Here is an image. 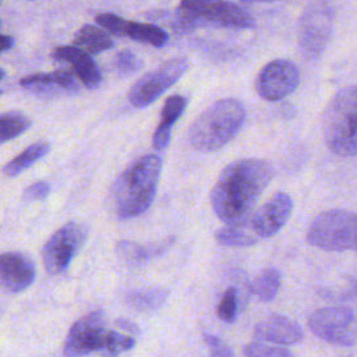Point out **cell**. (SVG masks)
I'll return each instance as SVG.
<instances>
[{"label": "cell", "mask_w": 357, "mask_h": 357, "mask_svg": "<svg viewBox=\"0 0 357 357\" xmlns=\"http://www.w3.org/2000/svg\"><path fill=\"white\" fill-rule=\"evenodd\" d=\"M0 124H1V130H0L1 141L7 142L10 139L17 138L22 132H25L31 127L32 121L26 114L21 112L10 110L1 114Z\"/></svg>", "instance_id": "25"}, {"label": "cell", "mask_w": 357, "mask_h": 357, "mask_svg": "<svg viewBox=\"0 0 357 357\" xmlns=\"http://www.w3.org/2000/svg\"><path fill=\"white\" fill-rule=\"evenodd\" d=\"M116 324H117L119 328H121L124 331H128L130 333H135V335L139 333V328L135 324H132L131 321H128V319H117Z\"/></svg>", "instance_id": "33"}, {"label": "cell", "mask_w": 357, "mask_h": 357, "mask_svg": "<svg viewBox=\"0 0 357 357\" xmlns=\"http://www.w3.org/2000/svg\"><path fill=\"white\" fill-rule=\"evenodd\" d=\"M126 36L131 38L135 42L146 43L155 47H163L169 40L167 33L160 26L155 24L137 22V21H128Z\"/></svg>", "instance_id": "23"}, {"label": "cell", "mask_w": 357, "mask_h": 357, "mask_svg": "<svg viewBox=\"0 0 357 357\" xmlns=\"http://www.w3.org/2000/svg\"><path fill=\"white\" fill-rule=\"evenodd\" d=\"M173 240L174 238L172 237V238H166L163 241H159L155 244H146V245L137 244L128 240H121L117 243L116 251L124 262L130 265H139L148 261L149 258L163 254L172 245Z\"/></svg>", "instance_id": "19"}, {"label": "cell", "mask_w": 357, "mask_h": 357, "mask_svg": "<svg viewBox=\"0 0 357 357\" xmlns=\"http://www.w3.org/2000/svg\"><path fill=\"white\" fill-rule=\"evenodd\" d=\"M187 106V98L183 95H172L166 99L165 106L162 109L160 121L153 132L152 145L158 151H163L167 148L170 142V132L174 123L180 119L184 109Z\"/></svg>", "instance_id": "18"}, {"label": "cell", "mask_w": 357, "mask_h": 357, "mask_svg": "<svg viewBox=\"0 0 357 357\" xmlns=\"http://www.w3.org/2000/svg\"><path fill=\"white\" fill-rule=\"evenodd\" d=\"M300 84L297 66L286 59H276L264 66L257 77V92L265 100L276 102L290 95Z\"/></svg>", "instance_id": "12"}, {"label": "cell", "mask_w": 357, "mask_h": 357, "mask_svg": "<svg viewBox=\"0 0 357 357\" xmlns=\"http://www.w3.org/2000/svg\"><path fill=\"white\" fill-rule=\"evenodd\" d=\"M160 170V158L145 155L120 173L112 187V209L119 219H131L148 211L156 195Z\"/></svg>", "instance_id": "2"}, {"label": "cell", "mask_w": 357, "mask_h": 357, "mask_svg": "<svg viewBox=\"0 0 357 357\" xmlns=\"http://www.w3.org/2000/svg\"><path fill=\"white\" fill-rule=\"evenodd\" d=\"M237 308H238V297H237V290L234 287H229L219 304H218V315L222 321L231 324L237 318Z\"/></svg>", "instance_id": "28"}, {"label": "cell", "mask_w": 357, "mask_h": 357, "mask_svg": "<svg viewBox=\"0 0 357 357\" xmlns=\"http://www.w3.org/2000/svg\"><path fill=\"white\" fill-rule=\"evenodd\" d=\"M245 120L243 103L234 98L220 99L208 106L191 124L188 138L194 148L211 152L230 142Z\"/></svg>", "instance_id": "3"}, {"label": "cell", "mask_w": 357, "mask_h": 357, "mask_svg": "<svg viewBox=\"0 0 357 357\" xmlns=\"http://www.w3.org/2000/svg\"><path fill=\"white\" fill-rule=\"evenodd\" d=\"M245 357H296L290 350L280 346H271L262 340H255L244 347Z\"/></svg>", "instance_id": "27"}, {"label": "cell", "mask_w": 357, "mask_h": 357, "mask_svg": "<svg viewBox=\"0 0 357 357\" xmlns=\"http://www.w3.org/2000/svg\"><path fill=\"white\" fill-rule=\"evenodd\" d=\"M308 326L315 336L331 344L351 346L357 340V318L347 307L319 308L310 317Z\"/></svg>", "instance_id": "9"}, {"label": "cell", "mask_w": 357, "mask_h": 357, "mask_svg": "<svg viewBox=\"0 0 357 357\" xmlns=\"http://www.w3.org/2000/svg\"><path fill=\"white\" fill-rule=\"evenodd\" d=\"M188 63L183 57L165 61L158 68L144 74L128 91V102L134 107H146L184 75Z\"/></svg>", "instance_id": "11"}, {"label": "cell", "mask_w": 357, "mask_h": 357, "mask_svg": "<svg viewBox=\"0 0 357 357\" xmlns=\"http://www.w3.org/2000/svg\"><path fill=\"white\" fill-rule=\"evenodd\" d=\"M131 336L109 331L105 326V312L92 311L73 324L64 342L63 353L66 357H82L89 353L105 350L114 356L134 347Z\"/></svg>", "instance_id": "5"}, {"label": "cell", "mask_w": 357, "mask_h": 357, "mask_svg": "<svg viewBox=\"0 0 357 357\" xmlns=\"http://www.w3.org/2000/svg\"><path fill=\"white\" fill-rule=\"evenodd\" d=\"M293 211V199L286 192H276L255 213L250 216L252 227L261 238L276 234L289 220Z\"/></svg>", "instance_id": "13"}, {"label": "cell", "mask_w": 357, "mask_h": 357, "mask_svg": "<svg viewBox=\"0 0 357 357\" xmlns=\"http://www.w3.org/2000/svg\"><path fill=\"white\" fill-rule=\"evenodd\" d=\"M255 336L258 340L271 342L276 344H294L303 339L300 325L284 315H269L255 326Z\"/></svg>", "instance_id": "17"}, {"label": "cell", "mask_w": 357, "mask_h": 357, "mask_svg": "<svg viewBox=\"0 0 357 357\" xmlns=\"http://www.w3.org/2000/svg\"><path fill=\"white\" fill-rule=\"evenodd\" d=\"M95 20L102 28H105L110 33H113L116 36H126V29H127L128 21L124 20L123 17L112 14V13H102V14H98L95 17Z\"/></svg>", "instance_id": "30"}, {"label": "cell", "mask_w": 357, "mask_h": 357, "mask_svg": "<svg viewBox=\"0 0 357 357\" xmlns=\"http://www.w3.org/2000/svg\"><path fill=\"white\" fill-rule=\"evenodd\" d=\"M307 241L325 251H357V212H321L307 230Z\"/></svg>", "instance_id": "6"}, {"label": "cell", "mask_w": 357, "mask_h": 357, "mask_svg": "<svg viewBox=\"0 0 357 357\" xmlns=\"http://www.w3.org/2000/svg\"><path fill=\"white\" fill-rule=\"evenodd\" d=\"M169 291L162 287L132 290L126 296V301L130 307L138 311H152L159 308L167 298Z\"/></svg>", "instance_id": "24"}, {"label": "cell", "mask_w": 357, "mask_h": 357, "mask_svg": "<svg viewBox=\"0 0 357 357\" xmlns=\"http://www.w3.org/2000/svg\"><path fill=\"white\" fill-rule=\"evenodd\" d=\"M178 8L198 26L212 24L223 28L251 29L255 25L247 10L227 0H181Z\"/></svg>", "instance_id": "8"}, {"label": "cell", "mask_w": 357, "mask_h": 357, "mask_svg": "<svg viewBox=\"0 0 357 357\" xmlns=\"http://www.w3.org/2000/svg\"><path fill=\"white\" fill-rule=\"evenodd\" d=\"M113 66H114L116 71L120 75L128 77V75L137 73L142 67V61H141V59L135 53H132L131 50L126 49V50L119 52L114 56Z\"/></svg>", "instance_id": "29"}, {"label": "cell", "mask_w": 357, "mask_h": 357, "mask_svg": "<svg viewBox=\"0 0 357 357\" xmlns=\"http://www.w3.org/2000/svg\"><path fill=\"white\" fill-rule=\"evenodd\" d=\"M272 177L273 169L264 159L248 158L229 163L211 191L213 212L227 225L247 219Z\"/></svg>", "instance_id": "1"}, {"label": "cell", "mask_w": 357, "mask_h": 357, "mask_svg": "<svg viewBox=\"0 0 357 357\" xmlns=\"http://www.w3.org/2000/svg\"><path fill=\"white\" fill-rule=\"evenodd\" d=\"M20 85L38 96H54L60 92H79V85L75 77L66 70H57L49 74L26 75L20 79Z\"/></svg>", "instance_id": "15"}, {"label": "cell", "mask_w": 357, "mask_h": 357, "mask_svg": "<svg viewBox=\"0 0 357 357\" xmlns=\"http://www.w3.org/2000/svg\"><path fill=\"white\" fill-rule=\"evenodd\" d=\"M1 284L7 291L18 293L29 287L36 276L33 261L24 252H4L0 259Z\"/></svg>", "instance_id": "14"}, {"label": "cell", "mask_w": 357, "mask_h": 357, "mask_svg": "<svg viewBox=\"0 0 357 357\" xmlns=\"http://www.w3.org/2000/svg\"><path fill=\"white\" fill-rule=\"evenodd\" d=\"M74 46L85 50L89 54H96L112 49L114 42L102 28L86 24L75 33Z\"/></svg>", "instance_id": "21"}, {"label": "cell", "mask_w": 357, "mask_h": 357, "mask_svg": "<svg viewBox=\"0 0 357 357\" xmlns=\"http://www.w3.org/2000/svg\"><path fill=\"white\" fill-rule=\"evenodd\" d=\"M86 237V227L77 222H68L56 230L46 241L42 251L46 271L50 275H59L64 272L84 245Z\"/></svg>", "instance_id": "10"}, {"label": "cell", "mask_w": 357, "mask_h": 357, "mask_svg": "<svg viewBox=\"0 0 357 357\" xmlns=\"http://www.w3.org/2000/svg\"><path fill=\"white\" fill-rule=\"evenodd\" d=\"M50 151V144L46 141H39L32 145H29L25 151H22L20 155H17L14 159H11L4 167L3 172L6 176L13 177L32 166L35 162L42 159L45 155H47Z\"/></svg>", "instance_id": "22"}, {"label": "cell", "mask_w": 357, "mask_h": 357, "mask_svg": "<svg viewBox=\"0 0 357 357\" xmlns=\"http://www.w3.org/2000/svg\"><path fill=\"white\" fill-rule=\"evenodd\" d=\"M251 216V215H250ZM250 216L241 222L227 225L215 233L218 243L227 247H250L257 244L261 237L252 227Z\"/></svg>", "instance_id": "20"}, {"label": "cell", "mask_w": 357, "mask_h": 357, "mask_svg": "<svg viewBox=\"0 0 357 357\" xmlns=\"http://www.w3.org/2000/svg\"><path fill=\"white\" fill-rule=\"evenodd\" d=\"M13 45H14V40H13L11 36H7V35H3V36H1V50H3V52L11 49Z\"/></svg>", "instance_id": "34"}, {"label": "cell", "mask_w": 357, "mask_h": 357, "mask_svg": "<svg viewBox=\"0 0 357 357\" xmlns=\"http://www.w3.org/2000/svg\"><path fill=\"white\" fill-rule=\"evenodd\" d=\"M52 57L59 61L68 63L82 85L89 89L96 88L102 82V73L91 54L77 46H60L52 53Z\"/></svg>", "instance_id": "16"}, {"label": "cell", "mask_w": 357, "mask_h": 357, "mask_svg": "<svg viewBox=\"0 0 357 357\" xmlns=\"http://www.w3.org/2000/svg\"><path fill=\"white\" fill-rule=\"evenodd\" d=\"M241 1H251V3H269V1H276V0H241Z\"/></svg>", "instance_id": "35"}, {"label": "cell", "mask_w": 357, "mask_h": 357, "mask_svg": "<svg viewBox=\"0 0 357 357\" xmlns=\"http://www.w3.org/2000/svg\"><path fill=\"white\" fill-rule=\"evenodd\" d=\"M280 272L275 268H266L257 276L252 290L262 301H271L276 297L280 289Z\"/></svg>", "instance_id": "26"}, {"label": "cell", "mask_w": 357, "mask_h": 357, "mask_svg": "<svg viewBox=\"0 0 357 357\" xmlns=\"http://www.w3.org/2000/svg\"><path fill=\"white\" fill-rule=\"evenodd\" d=\"M335 21L329 0H312L304 10L298 25V47L307 60H317L326 49Z\"/></svg>", "instance_id": "7"}, {"label": "cell", "mask_w": 357, "mask_h": 357, "mask_svg": "<svg viewBox=\"0 0 357 357\" xmlns=\"http://www.w3.org/2000/svg\"><path fill=\"white\" fill-rule=\"evenodd\" d=\"M326 146L339 156L357 155V85L340 89L322 116Z\"/></svg>", "instance_id": "4"}, {"label": "cell", "mask_w": 357, "mask_h": 357, "mask_svg": "<svg viewBox=\"0 0 357 357\" xmlns=\"http://www.w3.org/2000/svg\"><path fill=\"white\" fill-rule=\"evenodd\" d=\"M50 192V184L46 181H35L29 184L24 192H22V199L25 202H32V201H39L43 199L49 195Z\"/></svg>", "instance_id": "32"}, {"label": "cell", "mask_w": 357, "mask_h": 357, "mask_svg": "<svg viewBox=\"0 0 357 357\" xmlns=\"http://www.w3.org/2000/svg\"><path fill=\"white\" fill-rule=\"evenodd\" d=\"M204 340L209 347V357H234L231 349L226 343H223L218 336L205 333Z\"/></svg>", "instance_id": "31"}]
</instances>
